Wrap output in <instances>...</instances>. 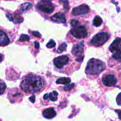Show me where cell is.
<instances>
[{
  "instance_id": "6da1fadb",
  "label": "cell",
  "mask_w": 121,
  "mask_h": 121,
  "mask_svg": "<svg viewBox=\"0 0 121 121\" xmlns=\"http://www.w3.org/2000/svg\"><path fill=\"white\" fill-rule=\"evenodd\" d=\"M45 83L43 78L30 73L23 78L20 83V88L26 93H36L42 91Z\"/></svg>"
},
{
  "instance_id": "7a4b0ae2",
  "label": "cell",
  "mask_w": 121,
  "mask_h": 121,
  "mask_svg": "<svg viewBox=\"0 0 121 121\" xmlns=\"http://www.w3.org/2000/svg\"><path fill=\"white\" fill-rule=\"evenodd\" d=\"M105 69V64L100 60L91 59L88 60L85 72L87 75H98Z\"/></svg>"
},
{
  "instance_id": "3957f363",
  "label": "cell",
  "mask_w": 121,
  "mask_h": 121,
  "mask_svg": "<svg viewBox=\"0 0 121 121\" xmlns=\"http://www.w3.org/2000/svg\"><path fill=\"white\" fill-rule=\"evenodd\" d=\"M71 26L72 28L70 33L77 39H84L88 35V30L86 26L81 24L78 20H71Z\"/></svg>"
},
{
  "instance_id": "277c9868",
  "label": "cell",
  "mask_w": 121,
  "mask_h": 121,
  "mask_svg": "<svg viewBox=\"0 0 121 121\" xmlns=\"http://www.w3.org/2000/svg\"><path fill=\"white\" fill-rule=\"evenodd\" d=\"M112 56L116 60H121V39L116 38L109 47Z\"/></svg>"
},
{
  "instance_id": "5b68a950",
  "label": "cell",
  "mask_w": 121,
  "mask_h": 121,
  "mask_svg": "<svg viewBox=\"0 0 121 121\" xmlns=\"http://www.w3.org/2000/svg\"><path fill=\"white\" fill-rule=\"evenodd\" d=\"M110 35L106 32H100L94 35L90 41V43L96 47H100L104 44L109 39Z\"/></svg>"
},
{
  "instance_id": "8992f818",
  "label": "cell",
  "mask_w": 121,
  "mask_h": 121,
  "mask_svg": "<svg viewBox=\"0 0 121 121\" xmlns=\"http://www.w3.org/2000/svg\"><path fill=\"white\" fill-rule=\"evenodd\" d=\"M36 8L38 10L40 11L45 14H50L54 11L55 7L51 1H42L39 2L37 4Z\"/></svg>"
},
{
  "instance_id": "52a82bcc",
  "label": "cell",
  "mask_w": 121,
  "mask_h": 121,
  "mask_svg": "<svg viewBox=\"0 0 121 121\" xmlns=\"http://www.w3.org/2000/svg\"><path fill=\"white\" fill-rule=\"evenodd\" d=\"M84 45L83 41L76 44L74 46L72 50V53L74 56L77 57V60L78 61H83V58H84Z\"/></svg>"
},
{
  "instance_id": "ba28073f",
  "label": "cell",
  "mask_w": 121,
  "mask_h": 121,
  "mask_svg": "<svg viewBox=\"0 0 121 121\" xmlns=\"http://www.w3.org/2000/svg\"><path fill=\"white\" fill-rule=\"evenodd\" d=\"M70 62V58L68 56H61L55 58L53 60V64L56 68L58 69H62L66 65Z\"/></svg>"
},
{
  "instance_id": "9c48e42d",
  "label": "cell",
  "mask_w": 121,
  "mask_h": 121,
  "mask_svg": "<svg viewBox=\"0 0 121 121\" xmlns=\"http://www.w3.org/2000/svg\"><path fill=\"white\" fill-rule=\"evenodd\" d=\"M102 80L103 85L109 87L115 86L117 83L116 78L112 74H104L102 77Z\"/></svg>"
},
{
  "instance_id": "30bf717a",
  "label": "cell",
  "mask_w": 121,
  "mask_h": 121,
  "mask_svg": "<svg viewBox=\"0 0 121 121\" xmlns=\"http://www.w3.org/2000/svg\"><path fill=\"white\" fill-rule=\"evenodd\" d=\"M90 11V8L86 4H82L76 7L72 10V14L74 15H79L87 14Z\"/></svg>"
},
{
  "instance_id": "8fae6325",
  "label": "cell",
  "mask_w": 121,
  "mask_h": 121,
  "mask_svg": "<svg viewBox=\"0 0 121 121\" xmlns=\"http://www.w3.org/2000/svg\"><path fill=\"white\" fill-rule=\"evenodd\" d=\"M9 43L10 39L8 34L4 30L0 28V46L4 47L9 44Z\"/></svg>"
},
{
  "instance_id": "7c38bea8",
  "label": "cell",
  "mask_w": 121,
  "mask_h": 121,
  "mask_svg": "<svg viewBox=\"0 0 121 121\" xmlns=\"http://www.w3.org/2000/svg\"><path fill=\"white\" fill-rule=\"evenodd\" d=\"M51 20L54 22H59V23H65L66 22V17L64 13H56L53 15H52L51 18Z\"/></svg>"
},
{
  "instance_id": "4fadbf2b",
  "label": "cell",
  "mask_w": 121,
  "mask_h": 121,
  "mask_svg": "<svg viewBox=\"0 0 121 121\" xmlns=\"http://www.w3.org/2000/svg\"><path fill=\"white\" fill-rule=\"evenodd\" d=\"M56 115L55 111L53 108H49L46 109L43 112V117L47 119H51L55 117Z\"/></svg>"
},
{
  "instance_id": "5bb4252c",
  "label": "cell",
  "mask_w": 121,
  "mask_h": 121,
  "mask_svg": "<svg viewBox=\"0 0 121 121\" xmlns=\"http://www.w3.org/2000/svg\"><path fill=\"white\" fill-rule=\"evenodd\" d=\"M71 79L69 78H62L57 79L56 84H62V85H68L71 83Z\"/></svg>"
},
{
  "instance_id": "9a60e30c",
  "label": "cell",
  "mask_w": 121,
  "mask_h": 121,
  "mask_svg": "<svg viewBox=\"0 0 121 121\" xmlns=\"http://www.w3.org/2000/svg\"><path fill=\"white\" fill-rule=\"evenodd\" d=\"M103 22V20L102 19V18L100 16H96L93 19V24L94 27H99L100 26H101Z\"/></svg>"
},
{
  "instance_id": "2e32d148",
  "label": "cell",
  "mask_w": 121,
  "mask_h": 121,
  "mask_svg": "<svg viewBox=\"0 0 121 121\" xmlns=\"http://www.w3.org/2000/svg\"><path fill=\"white\" fill-rule=\"evenodd\" d=\"M58 92L56 91H53L49 94V99L52 102L56 101L57 98H58Z\"/></svg>"
},
{
  "instance_id": "e0dca14e",
  "label": "cell",
  "mask_w": 121,
  "mask_h": 121,
  "mask_svg": "<svg viewBox=\"0 0 121 121\" xmlns=\"http://www.w3.org/2000/svg\"><path fill=\"white\" fill-rule=\"evenodd\" d=\"M20 7H21V11H22L23 12H25L26 11L30 9L32 7V5L30 3H24L21 4Z\"/></svg>"
},
{
  "instance_id": "ac0fdd59",
  "label": "cell",
  "mask_w": 121,
  "mask_h": 121,
  "mask_svg": "<svg viewBox=\"0 0 121 121\" xmlns=\"http://www.w3.org/2000/svg\"><path fill=\"white\" fill-rule=\"evenodd\" d=\"M6 87H7V85H6L5 83L0 80V95H1L4 93L5 91Z\"/></svg>"
},
{
  "instance_id": "d6986e66",
  "label": "cell",
  "mask_w": 121,
  "mask_h": 121,
  "mask_svg": "<svg viewBox=\"0 0 121 121\" xmlns=\"http://www.w3.org/2000/svg\"><path fill=\"white\" fill-rule=\"evenodd\" d=\"M66 44L65 43H62L61 44L60 46H59V48H58V53H62V52L66 50Z\"/></svg>"
},
{
  "instance_id": "ffe728a7",
  "label": "cell",
  "mask_w": 121,
  "mask_h": 121,
  "mask_svg": "<svg viewBox=\"0 0 121 121\" xmlns=\"http://www.w3.org/2000/svg\"><path fill=\"white\" fill-rule=\"evenodd\" d=\"M30 40L29 36L26 34H21L20 36V39H19V41H27Z\"/></svg>"
},
{
  "instance_id": "44dd1931",
  "label": "cell",
  "mask_w": 121,
  "mask_h": 121,
  "mask_svg": "<svg viewBox=\"0 0 121 121\" xmlns=\"http://www.w3.org/2000/svg\"><path fill=\"white\" fill-rule=\"evenodd\" d=\"M56 46V43L53 40H50L49 42L46 44V47L49 48H53V47H55Z\"/></svg>"
},
{
  "instance_id": "7402d4cb",
  "label": "cell",
  "mask_w": 121,
  "mask_h": 121,
  "mask_svg": "<svg viewBox=\"0 0 121 121\" xmlns=\"http://www.w3.org/2000/svg\"><path fill=\"white\" fill-rule=\"evenodd\" d=\"M74 83H72L71 85H66V86H65V87H64V90L65 91H70V90L72 89V87L74 86Z\"/></svg>"
},
{
  "instance_id": "603a6c76",
  "label": "cell",
  "mask_w": 121,
  "mask_h": 121,
  "mask_svg": "<svg viewBox=\"0 0 121 121\" xmlns=\"http://www.w3.org/2000/svg\"><path fill=\"white\" fill-rule=\"evenodd\" d=\"M116 102H117V105L121 106V93L117 95V98H116Z\"/></svg>"
},
{
  "instance_id": "cb8c5ba5",
  "label": "cell",
  "mask_w": 121,
  "mask_h": 121,
  "mask_svg": "<svg viewBox=\"0 0 121 121\" xmlns=\"http://www.w3.org/2000/svg\"><path fill=\"white\" fill-rule=\"evenodd\" d=\"M33 35H34L35 37H41V35L40 34V33L39 32L37 31H33L32 33Z\"/></svg>"
},
{
  "instance_id": "d4e9b609",
  "label": "cell",
  "mask_w": 121,
  "mask_h": 121,
  "mask_svg": "<svg viewBox=\"0 0 121 121\" xmlns=\"http://www.w3.org/2000/svg\"><path fill=\"white\" fill-rule=\"evenodd\" d=\"M30 100V102H32V103H34V100H35V96H34V95L32 96H31L30 98H29Z\"/></svg>"
},
{
  "instance_id": "484cf974",
  "label": "cell",
  "mask_w": 121,
  "mask_h": 121,
  "mask_svg": "<svg viewBox=\"0 0 121 121\" xmlns=\"http://www.w3.org/2000/svg\"><path fill=\"white\" fill-rule=\"evenodd\" d=\"M43 99H45V100H48V99H49V95L47 94V93L44 95Z\"/></svg>"
},
{
  "instance_id": "4316f807",
  "label": "cell",
  "mask_w": 121,
  "mask_h": 121,
  "mask_svg": "<svg viewBox=\"0 0 121 121\" xmlns=\"http://www.w3.org/2000/svg\"><path fill=\"white\" fill-rule=\"evenodd\" d=\"M4 59V55L2 54H0V63L2 62Z\"/></svg>"
},
{
  "instance_id": "83f0119b",
  "label": "cell",
  "mask_w": 121,
  "mask_h": 121,
  "mask_svg": "<svg viewBox=\"0 0 121 121\" xmlns=\"http://www.w3.org/2000/svg\"><path fill=\"white\" fill-rule=\"evenodd\" d=\"M116 112L118 113L119 118V119H121V111H116Z\"/></svg>"
},
{
  "instance_id": "f1b7e54d",
  "label": "cell",
  "mask_w": 121,
  "mask_h": 121,
  "mask_svg": "<svg viewBox=\"0 0 121 121\" xmlns=\"http://www.w3.org/2000/svg\"><path fill=\"white\" fill-rule=\"evenodd\" d=\"M35 47L36 48H39V43L37 41H35Z\"/></svg>"
}]
</instances>
